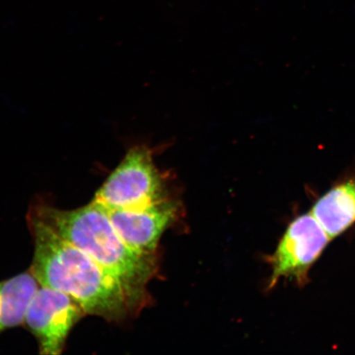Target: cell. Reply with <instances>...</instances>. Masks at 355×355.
Masks as SVG:
<instances>
[{"instance_id": "cell-3", "label": "cell", "mask_w": 355, "mask_h": 355, "mask_svg": "<svg viewBox=\"0 0 355 355\" xmlns=\"http://www.w3.org/2000/svg\"><path fill=\"white\" fill-rule=\"evenodd\" d=\"M153 154L144 145L133 146L92 202L111 211L145 207L166 199L165 183Z\"/></svg>"}, {"instance_id": "cell-6", "label": "cell", "mask_w": 355, "mask_h": 355, "mask_svg": "<svg viewBox=\"0 0 355 355\" xmlns=\"http://www.w3.org/2000/svg\"><path fill=\"white\" fill-rule=\"evenodd\" d=\"M106 211L128 247L139 254L155 256L159 239L176 217L177 207L166 198L145 207Z\"/></svg>"}, {"instance_id": "cell-8", "label": "cell", "mask_w": 355, "mask_h": 355, "mask_svg": "<svg viewBox=\"0 0 355 355\" xmlns=\"http://www.w3.org/2000/svg\"><path fill=\"white\" fill-rule=\"evenodd\" d=\"M40 284L31 270L0 282V334L22 325Z\"/></svg>"}, {"instance_id": "cell-5", "label": "cell", "mask_w": 355, "mask_h": 355, "mask_svg": "<svg viewBox=\"0 0 355 355\" xmlns=\"http://www.w3.org/2000/svg\"><path fill=\"white\" fill-rule=\"evenodd\" d=\"M331 239L311 213L291 222L270 259L272 273L269 287L282 278L294 279L300 285L309 282V272Z\"/></svg>"}, {"instance_id": "cell-7", "label": "cell", "mask_w": 355, "mask_h": 355, "mask_svg": "<svg viewBox=\"0 0 355 355\" xmlns=\"http://www.w3.org/2000/svg\"><path fill=\"white\" fill-rule=\"evenodd\" d=\"M333 239L355 223V175L341 180L314 203L310 211Z\"/></svg>"}, {"instance_id": "cell-4", "label": "cell", "mask_w": 355, "mask_h": 355, "mask_svg": "<svg viewBox=\"0 0 355 355\" xmlns=\"http://www.w3.org/2000/svg\"><path fill=\"white\" fill-rule=\"evenodd\" d=\"M86 315L72 297L40 285L26 309L24 324L37 339L40 354L59 355L70 331Z\"/></svg>"}, {"instance_id": "cell-2", "label": "cell", "mask_w": 355, "mask_h": 355, "mask_svg": "<svg viewBox=\"0 0 355 355\" xmlns=\"http://www.w3.org/2000/svg\"><path fill=\"white\" fill-rule=\"evenodd\" d=\"M26 220L34 241L30 270L40 285L64 293L76 300L87 315L110 322L132 315L121 285L92 257L35 216L28 214Z\"/></svg>"}, {"instance_id": "cell-1", "label": "cell", "mask_w": 355, "mask_h": 355, "mask_svg": "<svg viewBox=\"0 0 355 355\" xmlns=\"http://www.w3.org/2000/svg\"><path fill=\"white\" fill-rule=\"evenodd\" d=\"M32 215L53 232L85 252L122 287L132 315L139 313L150 296L148 284L155 270V256L139 254L124 242L103 207L91 202L73 210L48 203L34 204Z\"/></svg>"}]
</instances>
